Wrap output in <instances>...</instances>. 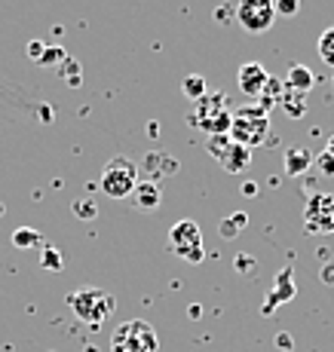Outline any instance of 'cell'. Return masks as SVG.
<instances>
[{
  "mask_svg": "<svg viewBox=\"0 0 334 352\" xmlns=\"http://www.w3.org/2000/svg\"><path fill=\"white\" fill-rule=\"evenodd\" d=\"M230 138L242 147H261V144H273V126H270V113L261 104H245L233 111L230 120Z\"/></svg>",
  "mask_w": 334,
  "mask_h": 352,
  "instance_id": "1",
  "label": "cell"
},
{
  "mask_svg": "<svg viewBox=\"0 0 334 352\" xmlns=\"http://www.w3.org/2000/svg\"><path fill=\"white\" fill-rule=\"evenodd\" d=\"M230 120H233V111H230V101L224 92H206L200 101H194V111L187 113V123L206 132L209 138L212 135H227Z\"/></svg>",
  "mask_w": 334,
  "mask_h": 352,
  "instance_id": "2",
  "label": "cell"
},
{
  "mask_svg": "<svg viewBox=\"0 0 334 352\" xmlns=\"http://www.w3.org/2000/svg\"><path fill=\"white\" fill-rule=\"evenodd\" d=\"M160 349V337L151 322L129 319L117 324L111 334V352H156Z\"/></svg>",
  "mask_w": 334,
  "mask_h": 352,
  "instance_id": "3",
  "label": "cell"
},
{
  "mask_svg": "<svg viewBox=\"0 0 334 352\" xmlns=\"http://www.w3.org/2000/svg\"><path fill=\"white\" fill-rule=\"evenodd\" d=\"M135 184H138V162L129 160V157H114L105 162V168H101V178H98V187L105 196H111V199H123V196H129L135 190Z\"/></svg>",
  "mask_w": 334,
  "mask_h": 352,
  "instance_id": "4",
  "label": "cell"
},
{
  "mask_svg": "<svg viewBox=\"0 0 334 352\" xmlns=\"http://www.w3.org/2000/svg\"><path fill=\"white\" fill-rule=\"evenodd\" d=\"M67 307L74 309V316H77L80 322L101 324L114 313L117 303H114V297L101 288H80V291H74V294H67Z\"/></svg>",
  "mask_w": 334,
  "mask_h": 352,
  "instance_id": "5",
  "label": "cell"
},
{
  "mask_svg": "<svg viewBox=\"0 0 334 352\" xmlns=\"http://www.w3.org/2000/svg\"><path fill=\"white\" fill-rule=\"evenodd\" d=\"M169 248L187 263H200L206 257V248H202V230L196 221L184 218L178 221L172 230H169Z\"/></svg>",
  "mask_w": 334,
  "mask_h": 352,
  "instance_id": "6",
  "label": "cell"
},
{
  "mask_svg": "<svg viewBox=\"0 0 334 352\" xmlns=\"http://www.w3.org/2000/svg\"><path fill=\"white\" fill-rule=\"evenodd\" d=\"M206 147H209V153L221 162L224 172H230V175H240L251 166V151L242 144H236L230 135H212Z\"/></svg>",
  "mask_w": 334,
  "mask_h": 352,
  "instance_id": "7",
  "label": "cell"
},
{
  "mask_svg": "<svg viewBox=\"0 0 334 352\" xmlns=\"http://www.w3.org/2000/svg\"><path fill=\"white\" fill-rule=\"evenodd\" d=\"M233 19L242 25L245 31L261 34V31H270V28H273V22H276V6H273V0H240V3H236Z\"/></svg>",
  "mask_w": 334,
  "mask_h": 352,
  "instance_id": "8",
  "label": "cell"
},
{
  "mask_svg": "<svg viewBox=\"0 0 334 352\" xmlns=\"http://www.w3.org/2000/svg\"><path fill=\"white\" fill-rule=\"evenodd\" d=\"M306 233H334V196L331 193H310L304 208Z\"/></svg>",
  "mask_w": 334,
  "mask_h": 352,
  "instance_id": "9",
  "label": "cell"
},
{
  "mask_svg": "<svg viewBox=\"0 0 334 352\" xmlns=\"http://www.w3.org/2000/svg\"><path fill=\"white\" fill-rule=\"evenodd\" d=\"M267 80H270L267 67L258 65V62H245L240 67V74H236V83H240V89L245 92V96H261L264 86H267Z\"/></svg>",
  "mask_w": 334,
  "mask_h": 352,
  "instance_id": "10",
  "label": "cell"
},
{
  "mask_svg": "<svg viewBox=\"0 0 334 352\" xmlns=\"http://www.w3.org/2000/svg\"><path fill=\"white\" fill-rule=\"evenodd\" d=\"M129 199H132L135 212H156L160 202H163V190H160L156 181H147V178L141 181L138 178V184H135V190L129 193Z\"/></svg>",
  "mask_w": 334,
  "mask_h": 352,
  "instance_id": "11",
  "label": "cell"
},
{
  "mask_svg": "<svg viewBox=\"0 0 334 352\" xmlns=\"http://www.w3.org/2000/svg\"><path fill=\"white\" fill-rule=\"evenodd\" d=\"M141 166H145V178L147 181H156V184H160L163 175L178 172V160L169 157V153H147Z\"/></svg>",
  "mask_w": 334,
  "mask_h": 352,
  "instance_id": "12",
  "label": "cell"
},
{
  "mask_svg": "<svg viewBox=\"0 0 334 352\" xmlns=\"http://www.w3.org/2000/svg\"><path fill=\"white\" fill-rule=\"evenodd\" d=\"M313 83H316V77H313V71L306 65H291L282 80L285 89H295V92H301V96H306V92L313 89Z\"/></svg>",
  "mask_w": 334,
  "mask_h": 352,
  "instance_id": "13",
  "label": "cell"
},
{
  "mask_svg": "<svg viewBox=\"0 0 334 352\" xmlns=\"http://www.w3.org/2000/svg\"><path fill=\"white\" fill-rule=\"evenodd\" d=\"M279 107L285 111V117L301 120L304 113H306V96H301V92H295V89H285V86H282V96H279Z\"/></svg>",
  "mask_w": 334,
  "mask_h": 352,
  "instance_id": "14",
  "label": "cell"
},
{
  "mask_svg": "<svg viewBox=\"0 0 334 352\" xmlns=\"http://www.w3.org/2000/svg\"><path fill=\"white\" fill-rule=\"evenodd\" d=\"M285 172L289 175H304L306 168L313 166V153L304 151V147H291V151H285Z\"/></svg>",
  "mask_w": 334,
  "mask_h": 352,
  "instance_id": "15",
  "label": "cell"
},
{
  "mask_svg": "<svg viewBox=\"0 0 334 352\" xmlns=\"http://www.w3.org/2000/svg\"><path fill=\"white\" fill-rule=\"evenodd\" d=\"M245 227H249V214L236 212V214H230L227 221H221V227H218V230H221L224 239H236V236H240Z\"/></svg>",
  "mask_w": 334,
  "mask_h": 352,
  "instance_id": "16",
  "label": "cell"
},
{
  "mask_svg": "<svg viewBox=\"0 0 334 352\" xmlns=\"http://www.w3.org/2000/svg\"><path fill=\"white\" fill-rule=\"evenodd\" d=\"M12 245L16 248H40L43 245V236H40L34 227H19L16 233H12Z\"/></svg>",
  "mask_w": 334,
  "mask_h": 352,
  "instance_id": "17",
  "label": "cell"
},
{
  "mask_svg": "<svg viewBox=\"0 0 334 352\" xmlns=\"http://www.w3.org/2000/svg\"><path fill=\"white\" fill-rule=\"evenodd\" d=\"M181 92H184V96H187L190 101H200L202 96H206V80H202L200 74H190V77H184Z\"/></svg>",
  "mask_w": 334,
  "mask_h": 352,
  "instance_id": "18",
  "label": "cell"
},
{
  "mask_svg": "<svg viewBox=\"0 0 334 352\" xmlns=\"http://www.w3.org/2000/svg\"><path fill=\"white\" fill-rule=\"evenodd\" d=\"M289 276H291V270H282V273H279V285H276V294L273 297H267V307H264V313H273V303L279 300V297H291L295 294V288L289 285Z\"/></svg>",
  "mask_w": 334,
  "mask_h": 352,
  "instance_id": "19",
  "label": "cell"
},
{
  "mask_svg": "<svg viewBox=\"0 0 334 352\" xmlns=\"http://www.w3.org/2000/svg\"><path fill=\"white\" fill-rule=\"evenodd\" d=\"M319 58L334 67V28L322 31V37H319Z\"/></svg>",
  "mask_w": 334,
  "mask_h": 352,
  "instance_id": "20",
  "label": "cell"
},
{
  "mask_svg": "<svg viewBox=\"0 0 334 352\" xmlns=\"http://www.w3.org/2000/svg\"><path fill=\"white\" fill-rule=\"evenodd\" d=\"M313 162H316V166L322 168L325 175H331V178H334V138H328V144H325V151L319 153V157H313Z\"/></svg>",
  "mask_w": 334,
  "mask_h": 352,
  "instance_id": "21",
  "label": "cell"
},
{
  "mask_svg": "<svg viewBox=\"0 0 334 352\" xmlns=\"http://www.w3.org/2000/svg\"><path fill=\"white\" fill-rule=\"evenodd\" d=\"M273 6H276V19L282 16V19H295L298 12H301V0H273Z\"/></svg>",
  "mask_w": 334,
  "mask_h": 352,
  "instance_id": "22",
  "label": "cell"
},
{
  "mask_svg": "<svg viewBox=\"0 0 334 352\" xmlns=\"http://www.w3.org/2000/svg\"><path fill=\"white\" fill-rule=\"evenodd\" d=\"M67 58V52L61 50V46H46L43 50V56H40V62L37 65H43V67H50V65H61Z\"/></svg>",
  "mask_w": 334,
  "mask_h": 352,
  "instance_id": "23",
  "label": "cell"
},
{
  "mask_svg": "<svg viewBox=\"0 0 334 352\" xmlns=\"http://www.w3.org/2000/svg\"><path fill=\"white\" fill-rule=\"evenodd\" d=\"M40 263H43V270L59 273V270H61V252H59V248H43V252H40Z\"/></svg>",
  "mask_w": 334,
  "mask_h": 352,
  "instance_id": "24",
  "label": "cell"
},
{
  "mask_svg": "<svg viewBox=\"0 0 334 352\" xmlns=\"http://www.w3.org/2000/svg\"><path fill=\"white\" fill-rule=\"evenodd\" d=\"M61 77H65L67 83L77 89V86H80V65L74 62V58H65V62H61Z\"/></svg>",
  "mask_w": 334,
  "mask_h": 352,
  "instance_id": "25",
  "label": "cell"
},
{
  "mask_svg": "<svg viewBox=\"0 0 334 352\" xmlns=\"http://www.w3.org/2000/svg\"><path fill=\"white\" fill-rule=\"evenodd\" d=\"M74 214H77V218H83V221H92L95 214H98V208H95L90 199H77V202H74Z\"/></svg>",
  "mask_w": 334,
  "mask_h": 352,
  "instance_id": "26",
  "label": "cell"
},
{
  "mask_svg": "<svg viewBox=\"0 0 334 352\" xmlns=\"http://www.w3.org/2000/svg\"><path fill=\"white\" fill-rule=\"evenodd\" d=\"M43 50H46V43H40V40H34V43L28 46V56L34 58V62H40V56H43Z\"/></svg>",
  "mask_w": 334,
  "mask_h": 352,
  "instance_id": "27",
  "label": "cell"
},
{
  "mask_svg": "<svg viewBox=\"0 0 334 352\" xmlns=\"http://www.w3.org/2000/svg\"><path fill=\"white\" fill-rule=\"evenodd\" d=\"M258 193V184H255V181H245V184H242V196H255Z\"/></svg>",
  "mask_w": 334,
  "mask_h": 352,
  "instance_id": "28",
  "label": "cell"
},
{
  "mask_svg": "<svg viewBox=\"0 0 334 352\" xmlns=\"http://www.w3.org/2000/svg\"><path fill=\"white\" fill-rule=\"evenodd\" d=\"M325 285H334V267H325Z\"/></svg>",
  "mask_w": 334,
  "mask_h": 352,
  "instance_id": "29",
  "label": "cell"
},
{
  "mask_svg": "<svg viewBox=\"0 0 334 352\" xmlns=\"http://www.w3.org/2000/svg\"><path fill=\"white\" fill-rule=\"evenodd\" d=\"M279 346H282V349H289V346H291V340H289V337H285V334H279Z\"/></svg>",
  "mask_w": 334,
  "mask_h": 352,
  "instance_id": "30",
  "label": "cell"
},
{
  "mask_svg": "<svg viewBox=\"0 0 334 352\" xmlns=\"http://www.w3.org/2000/svg\"><path fill=\"white\" fill-rule=\"evenodd\" d=\"M331 86H334V77H331Z\"/></svg>",
  "mask_w": 334,
  "mask_h": 352,
  "instance_id": "31",
  "label": "cell"
}]
</instances>
